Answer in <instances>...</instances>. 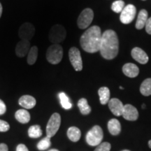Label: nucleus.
Segmentation results:
<instances>
[{"instance_id":"39448f33","label":"nucleus","mask_w":151,"mask_h":151,"mask_svg":"<svg viewBox=\"0 0 151 151\" xmlns=\"http://www.w3.org/2000/svg\"><path fill=\"white\" fill-rule=\"evenodd\" d=\"M104 137L103 130L99 125H95L88 132L86 135V141L91 146H99L102 141Z\"/></svg>"},{"instance_id":"7c9ffc66","label":"nucleus","mask_w":151,"mask_h":151,"mask_svg":"<svg viewBox=\"0 0 151 151\" xmlns=\"http://www.w3.org/2000/svg\"><path fill=\"white\" fill-rule=\"evenodd\" d=\"M6 111V106L5 103L1 99H0V116L4 114Z\"/></svg>"},{"instance_id":"1a4fd4ad","label":"nucleus","mask_w":151,"mask_h":151,"mask_svg":"<svg viewBox=\"0 0 151 151\" xmlns=\"http://www.w3.org/2000/svg\"><path fill=\"white\" fill-rule=\"evenodd\" d=\"M35 34V27L32 24L25 22L20 26L18 31V35L20 40L30 41Z\"/></svg>"},{"instance_id":"412c9836","label":"nucleus","mask_w":151,"mask_h":151,"mask_svg":"<svg viewBox=\"0 0 151 151\" xmlns=\"http://www.w3.org/2000/svg\"><path fill=\"white\" fill-rule=\"evenodd\" d=\"M67 137L73 142L79 141L81 137V130L76 127H71L67 130Z\"/></svg>"},{"instance_id":"c9c22d12","label":"nucleus","mask_w":151,"mask_h":151,"mask_svg":"<svg viewBox=\"0 0 151 151\" xmlns=\"http://www.w3.org/2000/svg\"><path fill=\"white\" fill-rule=\"evenodd\" d=\"M148 145H149V147L151 148V140H150L148 141Z\"/></svg>"},{"instance_id":"6e6552de","label":"nucleus","mask_w":151,"mask_h":151,"mask_svg":"<svg viewBox=\"0 0 151 151\" xmlns=\"http://www.w3.org/2000/svg\"><path fill=\"white\" fill-rule=\"evenodd\" d=\"M69 58L71 65L76 71H81L83 69V61L80 50L76 47H72L69 51Z\"/></svg>"},{"instance_id":"f8f14e48","label":"nucleus","mask_w":151,"mask_h":151,"mask_svg":"<svg viewBox=\"0 0 151 151\" xmlns=\"http://www.w3.org/2000/svg\"><path fill=\"white\" fill-rule=\"evenodd\" d=\"M131 54L132 58L136 61L139 62V63L142 64V65H146L149 60L148 56L146 54V52L141 48H138V47H135V48L132 49Z\"/></svg>"},{"instance_id":"4c0bfd02","label":"nucleus","mask_w":151,"mask_h":151,"mask_svg":"<svg viewBox=\"0 0 151 151\" xmlns=\"http://www.w3.org/2000/svg\"><path fill=\"white\" fill-rule=\"evenodd\" d=\"M145 107H146V105H145V104H143V106H142V108H143V109H145Z\"/></svg>"},{"instance_id":"aec40b11","label":"nucleus","mask_w":151,"mask_h":151,"mask_svg":"<svg viewBox=\"0 0 151 151\" xmlns=\"http://www.w3.org/2000/svg\"><path fill=\"white\" fill-rule=\"evenodd\" d=\"M100 103L102 105L106 104L110 100V90L107 87H101L98 90Z\"/></svg>"},{"instance_id":"ea45409f","label":"nucleus","mask_w":151,"mask_h":151,"mask_svg":"<svg viewBox=\"0 0 151 151\" xmlns=\"http://www.w3.org/2000/svg\"><path fill=\"white\" fill-rule=\"evenodd\" d=\"M122 151H130V150H122Z\"/></svg>"},{"instance_id":"7ed1b4c3","label":"nucleus","mask_w":151,"mask_h":151,"mask_svg":"<svg viewBox=\"0 0 151 151\" xmlns=\"http://www.w3.org/2000/svg\"><path fill=\"white\" fill-rule=\"evenodd\" d=\"M63 48L60 44H52L48 47L46 51V60L52 65H57L62 61Z\"/></svg>"},{"instance_id":"f3484780","label":"nucleus","mask_w":151,"mask_h":151,"mask_svg":"<svg viewBox=\"0 0 151 151\" xmlns=\"http://www.w3.org/2000/svg\"><path fill=\"white\" fill-rule=\"evenodd\" d=\"M109 131L112 135H118L121 132V125L117 119H111L108 122Z\"/></svg>"},{"instance_id":"20e7f679","label":"nucleus","mask_w":151,"mask_h":151,"mask_svg":"<svg viewBox=\"0 0 151 151\" xmlns=\"http://www.w3.org/2000/svg\"><path fill=\"white\" fill-rule=\"evenodd\" d=\"M67 32L65 28L61 24H55L50 28L49 31V40L53 44H59L65 39Z\"/></svg>"},{"instance_id":"bb28decb","label":"nucleus","mask_w":151,"mask_h":151,"mask_svg":"<svg viewBox=\"0 0 151 151\" xmlns=\"http://www.w3.org/2000/svg\"><path fill=\"white\" fill-rule=\"evenodd\" d=\"M51 146V142H50V138L46 137L43 139L39 141L37 144V148L39 150H45L50 148Z\"/></svg>"},{"instance_id":"9b49d317","label":"nucleus","mask_w":151,"mask_h":151,"mask_svg":"<svg viewBox=\"0 0 151 151\" xmlns=\"http://www.w3.org/2000/svg\"><path fill=\"white\" fill-rule=\"evenodd\" d=\"M122 116L125 120H129V121H134L139 118V112L134 106L126 104L124 106Z\"/></svg>"},{"instance_id":"ddd939ff","label":"nucleus","mask_w":151,"mask_h":151,"mask_svg":"<svg viewBox=\"0 0 151 151\" xmlns=\"http://www.w3.org/2000/svg\"><path fill=\"white\" fill-rule=\"evenodd\" d=\"M109 107L115 116H122V111H123L124 105L120 100L117 98H113L109 100Z\"/></svg>"},{"instance_id":"393cba45","label":"nucleus","mask_w":151,"mask_h":151,"mask_svg":"<svg viewBox=\"0 0 151 151\" xmlns=\"http://www.w3.org/2000/svg\"><path fill=\"white\" fill-rule=\"evenodd\" d=\"M59 99L62 108L66 109V110H69V109H71L72 104L71 103L69 97H67V95L65 92H60L59 94Z\"/></svg>"},{"instance_id":"6ab92c4d","label":"nucleus","mask_w":151,"mask_h":151,"mask_svg":"<svg viewBox=\"0 0 151 151\" xmlns=\"http://www.w3.org/2000/svg\"><path fill=\"white\" fill-rule=\"evenodd\" d=\"M16 119L19 122L22 124L27 123L30 120V114L27 110L24 109H20L16 111L15 114Z\"/></svg>"},{"instance_id":"5701e85b","label":"nucleus","mask_w":151,"mask_h":151,"mask_svg":"<svg viewBox=\"0 0 151 151\" xmlns=\"http://www.w3.org/2000/svg\"><path fill=\"white\" fill-rule=\"evenodd\" d=\"M78 106L83 115H88L91 112V107L88 104V101L85 98H81L78 101Z\"/></svg>"},{"instance_id":"dca6fc26","label":"nucleus","mask_w":151,"mask_h":151,"mask_svg":"<svg viewBox=\"0 0 151 151\" xmlns=\"http://www.w3.org/2000/svg\"><path fill=\"white\" fill-rule=\"evenodd\" d=\"M18 103L21 106L26 109H33L35 106L37 101L35 98L30 95H23L18 100Z\"/></svg>"},{"instance_id":"c85d7f7f","label":"nucleus","mask_w":151,"mask_h":151,"mask_svg":"<svg viewBox=\"0 0 151 151\" xmlns=\"http://www.w3.org/2000/svg\"><path fill=\"white\" fill-rule=\"evenodd\" d=\"M111 146L108 142L101 143L99 146H97L94 151H110Z\"/></svg>"},{"instance_id":"e433bc0d","label":"nucleus","mask_w":151,"mask_h":151,"mask_svg":"<svg viewBox=\"0 0 151 151\" xmlns=\"http://www.w3.org/2000/svg\"><path fill=\"white\" fill-rule=\"evenodd\" d=\"M48 151H59V150H57V149H50V150H48Z\"/></svg>"},{"instance_id":"b1692460","label":"nucleus","mask_w":151,"mask_h":151,"mask_svg":"<svg viewBox=\"0 0 151 151\" xmlns=\"http://www.w3.org/2000/svg\"><path fill=\"white\" fill-rule=\"evenodd\" d=\"M140 92L143 96L151 95V78H147L141 83Z\"/></svg>"},{"instance_id":"f704fd0d","label":"nucleus","mask_w":151,"mask_h":151,"mask_svg":"<svg viewBox=\"0 0 151 151\" xmlns=\"http://www.w3.org/2000/svg\"><path fill=\"white\" fill-rule=\"evenodd\" d=\"M2 6H1V3H0V18H1V14H2Z\"/></svg>"},{"instance_id":"9d476101","label":"nucleus","mask_w":151,"mask_h":151,"mask_svg":"<svg viewBox=\"0 0 151 151\" xmlns=\"http://www.w3.org/2000/svg\"><path fill=\"white\" fill-rule=\"evenodd\" d=\"M137 9L134 5L128 4L122 11L120 19L122 23L127 24L131 23L135 18Z\"/></svg>"},{"instance_id":"f03ea898","label":"nucleus","mask_w":151,"mask_h":151,"mask_svg":"<svg viewBox=\"0 0 151 151\" xmlns=\"http://www.w3.org/2000/svg\"><path fill=\"white\" fill-rule=\"evenodd\" d=\"M101 36L102 34L99 26L94 25L88 28L81 37V47L85 51L89 53H94L99 51Z\"/></svg>"},{"instance_id":"2f4dec72","label":"nucleus","mask_w":151,"mask_h":151,"mask_svg":"<svg viewBox=\"0 0 151 151\" xmlns=\"http://www.w3.org/2000/svg\"><path fill=\"white\" fill-rule=\"evenodd\" d=\"M146 31L148 35H151V17L148 19L146 23Z\"/></svg>"},{"instance_id":"a211bd4d","label":"nucleus","mask_w":151,"mask_h":151,"mask_svg":"<svg viewBox=\"0 0 151 151\" xmlns=\"http://www.w3.org/2000/svg\"><path fill=\"white\" fill-rule=\"evenodd\" d=\"M148 12L145 9H142L140 11L138 18L137 22H136V28L137 29H141L146 25V21L148 20Z\"/></svg>"},{"instance_id":"58836bf2","label":"nucleus","mask_w":151,"mask_h":151,"mask_svg":"<svg viewBox=\"0 0 151 151\" xmlns=\"http://www.w3.org/2000/svg\"><path fill=\"white\" fill-rule=\"evenodd\" d=\"M120 89H121V90H122V89H123V88H122V87H121V86H120Z\"/></svg>"},{"instance_id":"473e14b6","label":"nucleus","mask_w":151,"mask_h":151,"mask_svg":"<svg viewBox=\"0 0 151 151\" xmlns=\"http://www.w3.org/2000/svg\"><path fill=\"white\" fill-rule=\"evenodd\" d=\"M16 151H29L24 144H19L16 148Z\"/></svg>"},{"instance_id":"a878e982","label":"nucleus","mask_w":151,"mask_h":151,"mask_svg":"<svg viewBox=\"0 0 151 151\" xmlns=\"http://www.w3.org/2000/svg\"><path fill=\"white\" fill-rule=\"evenodd\" d=\"M28 135L30 138L32 139H37L40 137L42 135V130L39 125H32L28 129Z\"/></svg>"},{"instance_id":"0eeeda50","label":"nucleus","mask_w":151,"mask_h":151,"mask_svg":"<svg viewBox=\"0 0 151 151\" xmlns=\"http://www.w3.org/2000/svg\"><path fill=\"white\" fill-rule=\"evenodd\" d=\"M94 18V12L91 9L87 8L84 9L81 14L79 15L77 24L78 27L81 29H84L88 28L92 23Z\"/></svg>"},{"instance_id":"a19ab883","label":"nucleus","mask_w":151,"mask_h":151,"mask_svg":"<svg viewBox=\"0 0 151 151\" xmlns=\"http://www.w3.org/2000/svg\"><path fill=\"white\" fill-rule=\"evenodd\" d=\"M143 1H146V0H143Z\"/></svg>"},{"instance_id":"2eb2a0df","label":"nucleus","mask_w":151,"mask_h":151,"mask_svg":"<svg viewBox=\"0 0 151 151\" xmlns=\"http://www.w3.org/2000/svg\"><path fill=\"white\" fill-rule=\"evenodd\" d=\"M122 72L129 78H135L139 75V69L134 64L127 63L122 67Z\"/></svg>"},{"instance_id":"4be33fe9","label":"nucleus","mask_w":151,"mask_h":151,"mask_svg":"<svg viewBox=\"0 0 151 151\" xmlns=\"http://www.w3.org/2000/svg\"><path fill=\"white\" fill-rule=\"evenodd\" d=\"M38 52H39V50H38L37 46H35L30 48L29 51L27 54V62L28 65H33L35 63L38 58Z\"/></svg>"},{"instance_id":"423d86ee","label":"nucleus","mask_w":151,"mask_h":151,"mask_svg":"<svg viewBox=\"0 0 151 151\" xmlns=\"http://www.w3.org/2000/svg\"><path fill=\"white\" fill-rule=\"evenodd\" d=\"M61 124V117L58 113H55L49 119L46 126L47 137L51 138L55 135Z\"/></svg>"},{"instance_id":"cd10ccee","label":"nucleus","mask_w":151,"mask_h":151,"mask_svg":"<svg viewBox=\"0 0 151 151\" xmlns=\"http://www.w3.org/2000/svg\"><path fill=\"white\" fill-rule=\"evenodd\" d=\"M124 8V2L122 0H118L114 1L111 5V9L115 13H121L122 11Z\"/></svg>"},{"instance_id":"72a5a7b5","label":"nucleus","mask_w":151,"mask_h":151,"mask_svg":"<svg viewBox=\"0 0 151 151\" xmlns=\"http://www.w3.org/2000/svg\"><path fill=\"white\" fill-rule=\"evenodd\" d=\"M0 151H9L8 146L5 143H0Z\"/></svg>"},{"instance_id":"c756f323","label":"nucleus","mask_w":151,"mask_h":151,"mask_svg":"<svg viewBox=\"0 0 151 151\" xmlns=\"http://www.w3.org/2000/svg\"><path fill=\"white\" fill-rule=\"evenodd\" d=\"M9 128H10V125L8 122L4 121V120H0V132H7L9 129Z\"/></svg>"},{"instance_id":"4468645a","label":"nucleus","mask_w":151,"mask_h":151,"mask_svg":"<svg viewBox=\"0 0 151 151\" xmlns=\"http://www.w3.org/2000/svg\"><path fill=\"white\" fill-rule=\"evenodd\" d=\"M30 49L29 41L20 40L16 46V54L19 58H24L28 54Z\"/></svg>"},{"instance_id":"f257e3e1","label":"nucleus","mask_w":151,"mask_h":151,"mask_svg":"<svg viewBox=\"0 0 151 151\" xmlns=\"http://www.w3.org/2000/svg\"><path fill=\"white\" fill-rule=\"evenodd\" d=\"M119 50V41L116 32L112 29L105 31L101 36L99 51L106 60H112L117 56Z\"/></svg>"}]
</instances>
